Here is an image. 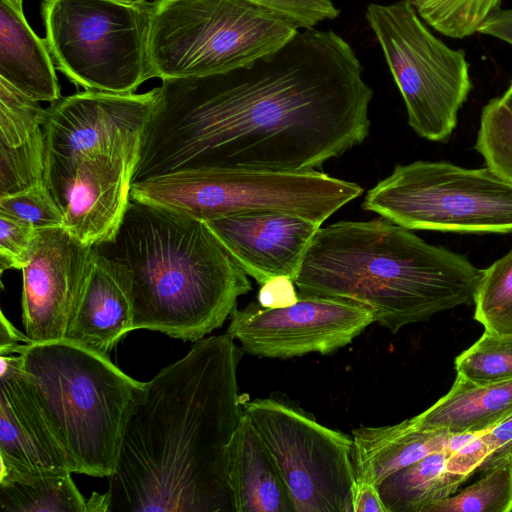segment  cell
I'll use <instances>...</instances> for the list:
<instances>
[{"instance_id":"obj_1","label":"cell","mask_w":512,"mask_h":512,"mask_svg":"<svg viewBox=\"0 0 512 512\" xmlns=\"http://www.w3.org/2000/svg\"><path fill=\"white\" fill-rule=\"evenodd\" d=\"M362 73L346 40L312 28L247 66L164 79L132 183L191 168L317 170L369 134Z\"/></svg>"},{"instance_id":"obj_2","label":"cell","mask_w":512,"mask_h":512,"mask_svg":"<svg viewBox=\"0 0 512 512\" xmlns=\"http://www.w3.org/2000/svg\"><path fill=\"white\" fill-rule=\"evenodd\" d=\"M241 352L228 334L204 337L145 382L108 477L110 512H235L227 458L243 414Z\"/></svg>"},{"instance_id":"obj_3","label":"cell","mask_w":512,"mask_h":512,"mask_svg":"<svg viewBox=\"0 0 512 512\" xmlns=\"http://www.w3.org/2000/svg\"><path fill=\"white\" fill-rule=\"evenodd\" d=\"M483 269L383 217L320 227L294 279L299 295L349 299L403 327L474 303Z\"/></svg>"},{"instance_id":"obj_4","label":"cell","mask_w":512,"mask_h":512,"mask_svg":"<svg viewBox=\"0 0 512 512\" xmlns=\"http://www.w3.org/2000/svg\"><path fill=\"white\" fill-rule=\"evenodd\" d=\"M133 276L134 329L196 342L252 289L204 221L130 199L116 235L93 247Z\"/></svg>"},{"instance_id":"obj_5","label":"cell","mask_w":512,"mask_h":512,"mask_svg":"<svg viewBox=\"0 0 512 512\" xmlns=\"http://www.w3.org/2000/svg\"><path fill=\"white\" fill-rule=\"evenodd\" d=\"M20 355L71 472L109 477L145 383L66 340L29 343Z\"/></svg>"},{"instance_id":"obj_6","label":"cell","mask_w":512,"mask_h":512,"mask_svg":"<svg viewBox=\"0 0 512 512\" xmlns=\"http://www.w3.org/2000/svg\"><path fill=\"white\" fill-rule=\"evenodd\" d=\"M248 0H154L149 58L154 77L207 76L247 66L299 31Z\"/></svg>"},{"instance_id":"obj_7","label":"cell","mask_w":512,"mask_h":512,"mask_svg":"<svg viewBox=\"0 0 512 512\" xmlns=\"http://www.w3.org/2000/svg\"><path fill=\"white\" fill-rule=\"evenodd\" d=\"M362 193L359 184L317 170L191 168L132 183L130 199L204 222L232 214L276 211L322 225Z\"/></svg>"},{"instance_id":"obj_8","label":"cell","mask_w":512,"mask_h":512,"mask_svg":"<svg viewBox=\"0 0 512 512\" xmlns=\"http://www.w3.org/2000/svg\"><path fill=\"white\" fill-rule=\"evenodd\" d=\"M153 8L154 0H44L45 41L56 69L85 90L134 93L153 78Z\"/></svg>"},{"instance_id":"obj_9","label":"cell","mask_w":512,"mask_h":512,"mask_svg":"<svg viewBox=\"0 0 512 512\" xmlns=\"http://www.w3.org/2000/svg\"><path fill=\"white\" fill-rule=\"evenodd\" d=\"M362 207L409 230L512 233V184L487 166L399 164L367 191Z\"/></svg>"},{"instance_id":"obj_10","label":"cell","mask_w":512,"mask_h":512,"mask_svg":"<svg viewBox=\"0 0 512 512\" xmlns=\"http://www.w3.org/2000/svg\"><path fill=\"white\" fill-rule=\"evenodd\" d=\"M366 20L420 137L446 142L473 85L465 51L452 49L424 24L407 0L371 3Z\"/></svg>"},{"instance_id":"obj_11","label":"cell","mask_w":512,"mask_h":512,"mask_svg":"<svg viewBox=\"0 0 512 512\" xmlns=\"http://www.w3.org/2000/svg\"><path fill=\"white\" fill-rule=\"evenodd\" d=\"M292 496L295 512H353V438L271 396L243 401Z\"/></svg>"},{"instance_id":"obj_12","label":"cell","mask_w":512,"mask_h":512,"mask_svg":"<svg viewBox=\"0 0 512 512\" xmlns=\"http://www.w3.org/2000/svg\"><path fill=\"white\" fill-rule=\"evenodd\" d=\"M157 95L158 87L141 94L85 90L50 103L43 124L44 183L62 212L81 158L110 154L138 162Z\"/></svg>"},{"instance_id":"obj_13","label":"cell","mask_w":512,"mask_h":512,"mask_svg":"<svg viewBox=\"0 0 512 512\" xmlns=\"http://www.w3.org/2000/svg\"><path fill=\"white\" fill-rule=\"evenodd\" d=\"M374 322L372 309L359 302L299 295L296 303L283 308H264L257 301L235 308L226 334L247 354L289 359L332 354Z\"/></svg>"},{"instance_id":"obj_14","label":"cell","mask_w":512,"mask_h":512,"mask_svg":"<svg viewBox=\"0 0 512 512\" xmlns=\"http://www.w3.org/2000/svg\"><path fill=\"white\" fill-rule=\"evenodd\" d=\"M93 247L62 226L39 230L29 264L22 269V322L32 343L65 339L89 275Z\"/></svg>"},{"instance_id":"obj_15","label":"cell","mask_w":512,"mask_h":512,"mask_svg":"<svg viewBox=\"0 0 512 512\" xmlns=\"http://www.w3.org/2000/svg\"><path fill=\"white\" fill-rule=\"evenodd\" d=\"M205 223L241 269L260 285L278 276L294 280L322 226L276 211L232 214Z\"/></svg>"},{"instance_id":"obj_16","label":"cell","mask_w":512,"mask_h":512,"mask_svg":"<svg viewBox=\"0 0 512 512\" xmlns=\"http://www.w3.org/2000/svg\"><path fill=\"white\" fill-rule=\"evenodd\" d=\"M0 363V470L71 472L21 355L0 356Z\"/></svg>"},{"instance_id":"obj_17","label":"cell","mask_w":512,"mask_h":512,"mask_svg":"<svg viewBox=\"0 0 512 512\" xmlns=\"http://www.w3.org/2000/svg\"><path fill=\"white\" fill-rule=\"evenodd\" d=\"M136 165L133 159L110 154L81 158L75 165L62 227L90 247L111 240L128 208Z\"/></svg>"},{"instance_id":"obj_18","label":"cell","mask_w":512,"mask_h":512,"mask_svg":"<svg viewBox=\"0 0 512 512\" xmlns=\"http://www.w3.org/2000/svg\"><path fill=\"white\" fill-rule=\"evenodd\" d=\"M134 330L133 276L124 265L93 248L86 285L65 339L109 357Z\"/></svg>"},{"instance_id":"obj_19","label":"cell","mask_w":512,"mask_h":512,"mask_svg":"<svg viewBox=\"0 0 512 512\" xmlns=\"http://www.w3.org/2000/svg\"><path fill=\"white\" fill-rule=\"evenodd\" d=\"M474 434L420 429L411 419L393 425L353 429V462L357 480L378 486L392 473L430 454L453 452Z\"/></svg>"},{"instance_id":"obj_20","label":"cell","mask_w":512,"mask_h":512,"mask_svg":"<svg viewBox=\"0 0 512 512\" xmlns=\"http://www.w3.org/2000/svg\"><path fill=\"white\" fill-rule=\"evenodd\" d=\"M227 475L235 512H295L276 461L244 411L229 444Z\"/></svg>"},{"instance_id":"obj_21","label":"cell","mask_w":512,"mask_h":512,"mask_svg":"<svg viewBox=\"0 0 512 512\" xmlns=\"http://www.w3.org/2000/svg\"><path fill=\"white\" fill-rule=\"evenodd\" d=\"M0 78L38 102L53 103L62 97L45 39L6 0H0Z\"/></svg>"},{"instance_id":"obj_22","label":"cell","mask_w":512,"mask_h":512,"mask_svg":"<svg viewBox=\"0 0 512 512\" xmlns=\"http://www.w3.org/2000/svg\"><path fill=\"white\" fill-rule=\"evenodd\" d=\"M512 416V379L475 384L457 375L450 390L410 418L425 430L481 433Z\"/></svg>"},{"instance_id":"obj_23","label":"cell","mask_w":512,"mask_h":512,"mask_svg":"<svg viewBox=\"0 0 512 512\" xmlns=\"http://www.w3.org/2000/svg\"><path fill=\"white\" fill-rule=\"evenodd\" d=\"M448 455L447 451L430 454L385 478L378 488L388 512H426L456 493L468 477L447 469Z\"/></svg>"},{"instance_id":"obj_24","label":"cell","mask_w":512,"mask_h":512,"mask_svg":"<svg viewBox=\"0 0 512 512\" xmlns=\"http://www.w3.org/2000/svg\"><path fill=\"white\" fill-rule=\"evenodd\" d=\"M71 472L0 470V508L5 512H89L88 499Z\"/></svg>"},{"instance_id":"obj_25","label":"cell","mask_w":512,"mask_h":512,"mask_svg":"<svg viewBox=\"0 0 512 512\" xmlns=\"http://www.w3.org/2000/svg\"><path fill=\"white\" fill-rule=\"evenodd\" d=\"M474 304L485 331L512 334V250L483 269Z\"/></svg>"},{"instance_id":"obj_26","label":"cell","mask_w":512,"mask_h":512,"mask_svg":"<svg viewBox=\"0 0 512 512\" xmlns=\"http://www.w3.org/2000/svg\"><path fill=\"white\" fill-rule=\"evenodd\" d=\"M436 31L456 39L478 32L502 0H407Z\"/></svg>"},{"instance_id":"obj_27","label":"cell","mask_w":512,"mask_h":512,"mask_svg":"<svg viewBox=\"0 0 512 512\" xmlns=\"http://www.w3.org/2000/svg\"><path fill=\"white\" fill-rule=\"evenodd\" d=\"M457 375L475 384L512 379V334L484 331L454 361Z\"/></svg>"},{"instance_id":"obj_28","label":"cell","mask_w":512,"mask_h":512,"mask_svg":"<svg viewBox=\"0 0 512 512\" xmlns=\"http://www.w3.org/2000/svg\"><path fill=\"white\" fill-rule=\"evenodd\" d=\"M512 511V469L496 467L450 497L438 501L426 512H510Z\"/></svg>"},{"instance_id":"obj_29","label":"cell","mask_w":512,"mask_h":512,"mask_svg":"<svg viewBox=\"0 0 512 512\" xmlns=\"http://www.w3.org/2000/svg\"><path fill=\"white\" fill-rule=\"evenodd\" d=\"M474 148L487 167L512 184V110L501 97L483 107Z\"/></svg>"},{"instance_id":"obj_30","label":"cell","mask_w":512,"mask_h":512,"mask_svg":"<svg viewBox=\"0 0 512 512\" xmlns=\"http://www.w3.org/2000/svg\"><path fill=\"white\" fill-rule=\"evenodd\" d=\"M44 173L43 128L15 145H0V197L43 183Z\"/></svg>"},{"instance_id":"obj_31","label":"cell","mask_w":512,"mask_h":512,"mask_svg":"<svg viewBox=\"0 0 512 512\" xmlns=\"http://www.w3.org/2000/svg\"><path fill=\"white\" fill-rule=\"evenodd\" d=\"M0 213L30 223L38 229L63 224V212L43 182L0 197Z\"/></svg>"},{"instance_id":"obj_32","label":"cell","mask_w":512,"mask_h":512,"mask_svg":"<svg viewBox=\"0 0 512 512\" xmlns=\"http://www.w3.org/2000/svg\"><path fill=\"white\" fill-rule=\"evenodd\" d=\"M38 228L30 223L0 213V272L22 270L34 254Z\"/></svg>"},{"instance_id":"obj_33","label":"cell","mask_w":512,"mask_h":512,"mask_svg":"<svg viewBox=\"0 0 512 512\" xmlns=\"http://www.w3.org/2000/svg\"><path fill=\"white\" fill-rule=\"evenodd\" d=\"M274 11L298 29H312L319 23L338 17L333 0H248Z\"/></svg>"},{"instance_id":"obj_34","label":"cell","mask_w":512,"mask_h":512,"mask_svg":"<svg viewBox=\"0 0 512 512\" xmlns=\"http://www.w3.org/2000/svg\"><path fill=\"white\" fill-rule=\"evenodd\" d=\"M474 440L483 458L479 471L487 472L508 465L512 455V416L477 433Z\"/></svg>"},{"instance_id":"obj_35","label":"cell","mask_w":512,"mask_h":512,"mask_svg":"<svg viewBox=\"0 0 512 512\" xmlns=\"http://www.w3.org/2000/svg\"><path fill=\"white\" fill-rule=\"evenodd\" d=\"M292 278L286 276L274 277L265 283L257 293V302L264 308H283L296 303L299 294Z\"/></svg>"},{"instance_id":"obj_36","label":"cell","mask_w":512,"mask_h":512,"mask_svg":"<svg viewBox=\"0 0 512 512\" xmlns=\"http://www.w3.org/2000/svg\"><path fill=\"white\" fill-rule=\"evenodd\" d=\"M353 512H388L379 488L374 483L356 480L352 489Z\"/></svg>"},{"instance_id":"obj_37","label":"cell","mask_w":512,"mask_h":512,"mask_svg":"<svg viewBox=\"0 0 512 512\" xmlns=\"http://www.w3.org/2000/svg\"><path fill=\"white\" fill-rule=\"evenodd\" d=\"M478 32L512 45V8L495 10L479 27Z\"/></svg>"},{"instance_id":"obj_38","label":"cell","mask_w":512,"mask_h":512,"mask_svg":"<svg viewBox=\"0 0 512 512\" xmlns=\"http://www.w3.org/2000/svg\"><path fill=\"white\" fill-rule=\"evenodd\" d=\"M0 356L20 355L32 343L26 334L17 330L1 312Z\"/></svg>"},{"instance_id":"obj_39","label":"cell","mask_w":512,"mask_h":512,"mask_svg":"<svg viewBox=\"0 0 512 512\" xmlns=\"http://www.w3.org/2000/svg\"><path fill=\"white\" fill-rule=\"evenodd\" d=\"M502 100L506 103V105L512 110V82L509 87L501 97Z\"/></svg>"},{"instance_id":"obj_40","label":"cell","mask_w":512,"mask_h":512,"mask_svg":"<svg viewBox=\"0 0 512 512\" xmlns=\"http://www.w3.org/2000/svg\"><path fill=\"white\" fill-rule=\"evenodd\" d=\"M8 3H10L16 10L19 12H23V1L24 0H6Z\"/></svg>"},{"instance_id":"obj_41","label":"cell","mask_w":512,"mask_h":512,"mask_svg":"<svg viewBox=\"0 0 512 512\" xmlns=\"http://www.w3.org/2000/svg\"><path fill=\"white\" fill-rule=\"evenodd\" d=\"M118 1L135 3V2H143V1H148V0H118Z\"/></svg>"},{"instance_id":"obj_42","label":"cell","mask_w":512,"mask_h":512,"mask_svg":"<svg viewBox=\"0 0 512 512\" xmlns=\"http://www.w3.org/2000/svg\"><path fill=\"white\" fill-rule=\"evenodd\" d=\"M508 465H509V466L511 467V469H512V455H511V457H510V459H509V461H508Z\"/></svg>"}]
</instances>
